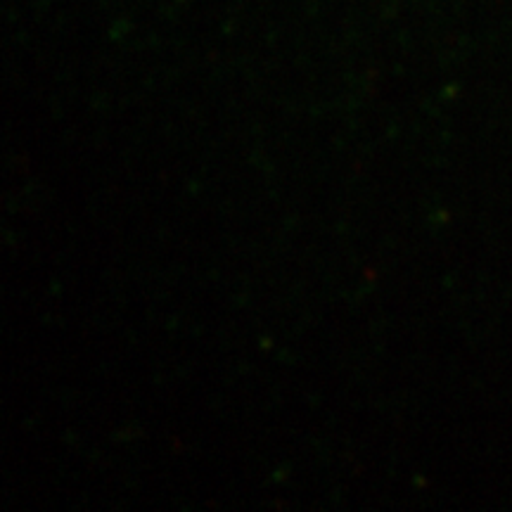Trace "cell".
Returning a JSON list of instances; mask_svg holds the SVG:
<instances>
[]
</instances>
